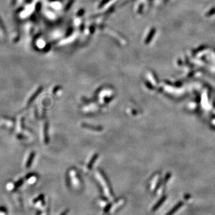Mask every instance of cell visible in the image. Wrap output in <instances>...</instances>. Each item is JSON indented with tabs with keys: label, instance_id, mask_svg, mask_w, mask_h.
Masks as SVG:
<instances>
[{
	"label": "cell",
	"instance_id": "6da1fadb",
	"mask_svg": "<svg viewBox=\"0 0 215 215\" xmlns=\"http://www.w3.org/2000/svg\"><path fill=\"white\" fill-rule=\"evenodd\" d=\"M34 155H35V153H32L31 155H30L29 159H28L27 163H26V167L27 168L29 167V166H31L32 160H33L34 157Z\"/></svg>",
	"mask_w": 215,
	"mask_h": 215
}]
</instances>
